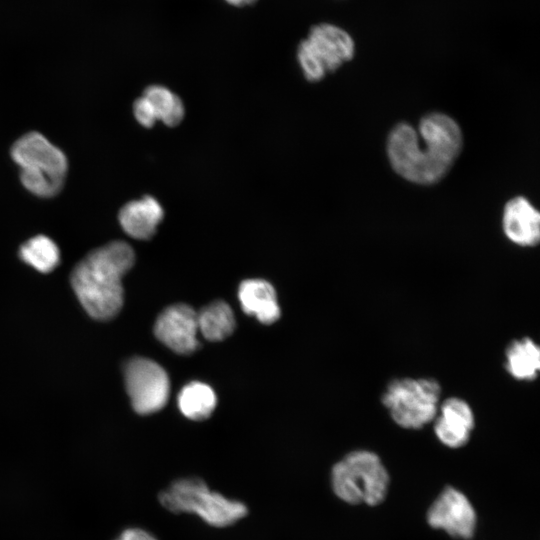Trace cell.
I'll use <instances>...</instances> for the list:
<instances>
[{"label":"cell","mask_w":540,"mask_h":540,"mask_svg":"<svg viewBox=\"0 0 540 540\" xmlns=\"http://www.w3.org/2000/svg\"><path fill=\"white\" fill-rule=\"evenodd\" d=\"M427 521L431 527L444 530L452 537L470 539L477 517L469 499L456 488L447 486L430 506Z\"/></svg>","instance_id":"ba28073f"},{"label":"cell","mask_w":540,"mask_h":540,"mask_svg":"<svg viewBox=\"0 0 540 540\" xmlns=\"http://www.w3.org/2000/svg\"><path fill=\"white\" fill-rule=\"evenodd\" d=\"M463 148L455 119L442 112L424 115L415 128L407 122L389 131L386 152L393 171L417 185H434L451 170Z\"/></svg>","instance_id":"6da1fadb"},{"label":"cell","mask_w":540,"mask_h":540,"mask_svg":"<svg viewBox=\"0 0 540 540\" xmlns=\"http://www.w3.org/2000/svg\"><path fill=\"white\" fill-rule=\"evenodd\" d=\"M164 217L160 203L152 196L126 203L119 211L118 219L122 229L139 240L150 239Z\"/></svg>","instance_id":"7c38bea8"},{"label":"cell","mask_w":540,"mask_h":540,"mask_svg":"<svg viewBox=\"0 0 540 540\" xmlns=\"http://www.w3.org/2000/svg\"><path fill=\"white\" fill-rule=\"evenodd\" d=\"M143 96L152 107L157 121L160 120L170 127L182 121L185 114L183 102L168 88L151 85L145 89Z\"/></svg>","instance_id":"d6986e66"},{"label":"cell","mask_w":540,"mask_h":540,"mask_svg":"<svg viewBox=\"0 0 540 540\" xmlns=\"http://www.w3.org/2000/svg\"><path fill=\"white\" fill-rule=\"evenodd\" d=\"M125 383L137 413L151 414L166 405L170 382L166 371L158 363L142 357L131 359L125 366Z\"/></svg>","instance_id":"52a82bcc"},{"label":"cell","mask_w":540,"mask_h":540,"mask_svg":"<svg viewBox=\"0 0 540 540\" xmlns=\"http://www.w3.org/2000/svg\"><path fill=\"white\" fill-rule=\"evenodd\" d=\"M133 111L136 120L146 128L152 127L157 121L152 107L144 96L135 101Z\"/></svg>","instance_id":"44dd1931"},{"label":"cell","mask_w":540,"mask_h":540,"mask_svg":"<svg viewBox=\"0 0 540 540\" xmlns=\"http://www.w3.org/2000/svg\"><path fill=\"white\" fill-rule=\"evenodd\" d=\"M243 311L255 316L264 324H271L280 317V307L273 286L262 279L243 281L238 290Z\"/></svg>","instance_id":"4fadbf2b"},{"label":"cell","mask_w":540,"mask_h":540,"mask_svg":"<svg viewBox=\"0 0 540 540\" xmlns=\"http://www.w3.org/2000/svg\"><path fill=\"white\" fill-rule=\"evenodd\" d=\"M118 540H158L150 532L141 528H128L125 529Z\"/></svg>","instance_id":"7402d4cb"},{"label":"cell","mask_w":540,"mask_h":540,"mask_svg":"<svg viewBox=\"0 0 540 540\" xmlns=\"http://www.w3.org/2000/svg\"><path fill=\"white\" fill-rule=\"evenodd\" d=\"M20 257L36 270L48 273L59 264L60 251L52 239L38 235L21 246Z\"/></svg>","instance_id":"ffe728a7"},{"label":"cell","mask_w":540,"mask_h":540,"mask_svg":"<svg viewBox=\"0 0 540 540\" xmlns=\"http://www.w3.org/2000/svg\"><path fill=\"white\" fill-rule=\"evenodd\" d=\"M118 540V539H117Z\"/></svg>","instance_id":"cb8c5ba5"},{"label":"cell","mask_w":540,"mask_h":540,"mask_svg":"<svg viewBox=\"0 0 540 540\" xmlns=\"http://www.w3.org/2000/svg\"><path fill=\"white\" fill-rule=\"evenodd\" d=\"M198 331L210 341H221L235 328V318L230 306L215 301L197 313Z\"/></svg>","instance_id":"e0dca14e"},{"label":"cell","mask_w":540,"mask_h":540,"mask_svg":"<svg viewBox=\"0 0 540 540\" xmlns=\"http://www.w3.org/2000/svg\"><path fill=\"white\" fill-rule=\"evenodd\" d=\"M433 421L438 440L450 448L467 444L475 425L472 408L459 397L447 398L439 404Z\"/></svg>","instance_id":"30bf717a"},{"label":"cell","mask_w":540,"mask_h":540,"mask_svg":"<svg viewBox=\"0 0 540 540\" xmlns=\"http://www.w3.org/2000/svg\"><path fill=\"white\" fill-rule=\"evenodd\" d=\"M506 371L516 380L532 381L540 370L539 346L528 337L512 341L505 352Z\"/></svg>","instance_id":"9a60e30c"},{"label":"cell","mask_w":540,"mask_h":540,"mask_svg":"<svg viewBox=\"0 0 540 540\" xmlns=\"http://www.w3.org/2000/svg\"><path fill=\"white\" fill-rule=\"evenodd\" d=\"M441 387L431 378H398L382 394V403L392 420L406 429H420L437 414Z\"/></svg>","instance_id":"5b68a950"},{"label":"cell","mask_w":540,"mask_h":540,"mask_svg":"<svg viewBox=\"0 0 540 540\" xmlns=\"http://www.w3.org/2000/svg\"><path fill=\"white\" fill-rule=\"evenodd\" d=\"M227 3L234 6H246L253 4L256 0H225Z\"/></svg>","instance_id":"603a6c76"},{"label":"cell","mask_w":540,"mask_h":540,"mask_svg":"<svg viewBox=\"0 0 540 540\" xmlns=\"http://www.w3.org/2000/svg\"><path fill=\"white\" fill-rule=\"evenodd\" d=\"M11 155L20 167L24 187L41 197H52L63 187L68 162L65 154L38 132L18 139Z\"/></svg>","instance_id":"3957f363"},{"label":"cell","mask_w":540,"mask_h":540,"mask_svg":"<svg viewBox=\"0 0 540 540\" xmlns=\"http://www.w3.org/2000/svg\"><path fill=\"white\" fill-rule=\"evenodd\" d=\"M154 332L171 350L189 354L198 347L197 313L185 304L169 306L157 318Z\"/></svg>","instance_id":"9c48e42d"},{"label":"cell","mask_w":540,"mask_h":540,"mask_svg":"<svg viewBox=\"0 0 540 540\" xmlns=\"http://www.w3.org/2000/svg\"><path fill=\"white\" fill-rule=\"evenodd\" d=\"M216 401L213 389L205 383L196 381L184 386L178 395L180 411L192 420L208 418L216 406Z\"/></svg>","instance_id":"ac0fdd59"},{"label":"cell","mask_w":540,"mask_h":540,"mask_svg":"<svg viewBox=\"0 0 540 540\" xmlns=\"http://www.w3.org/2000/svg\"><path fill=\"white\" fill-rule=\"evenodd\" d=\"M247 513L248 508L243 502L229 499L209 488L199 496L193 509V514L217 528L233 525Z\"/></svg>","instance_id":"5bb4252c"},{"label":"cell","mask_w":540,"mask_h":540,"mask_svg":"<svg viewBox=\"0 0 540 540\" xmlns=\"http://www.w3.org/2000/svg\"><path fill=\"white\" fill-rule=\"evenodd\" d=\"M354 53V40L345 30L322 23L299 44L297 59L305 78L317 82L350 61Z\"/></svg>","instance_id":"8992f818"},{"label":"cell","mask_w":540,"mask_h":540,"mask_svg":"<svg viewBox=\"0 0 540 540\" xmlns=\"http://www.w3.org/2000/svg\"><path fill=\"white\" fill-rule=\"evenodd\" d=\"M135 261L130 245L113 241L86 255L74 268L71 284L87 313L108 320L121 310L124 300L122 277Z\"/></svg>","instance_id":"7a4b0ae2"},{"label":"cell","mask_w":540,"mask_h":540,"mask_svg":"<svg viewBox=\"0 0 540 540\" xmlns=\"http://www.w3.org/2000/svg\"><path fill=\"white\" fill-rule=\"evenodd\" d=\"M207 489L201 478H180L161 491L158 498L161 505L174 514H192L196 500Z\"/></svg>","instance_id":"2e32d148"},{"label":"cell","mask_w":540,"mask_h":540,"mask_svg":"<svg viewBox=\"0 0 540 540\" xmlns=\"http://www.w3.org/2000/svg\"><path fill=\"white\" fill-rule=\"evenodd\" d=\"M331 482L334 493L341 500L373 506L384 500L389 475L377 454L356 450L333 466Z\"/></svg>","instance_id":"277c9868"},{"label":"cell","mask_w":540,"mask_h":540,"mask_svg":"<svg viewBox=\"0 0 540 540\" xmlns=\"http://www.w3.org/2000/svg\"><path fill=\"white\" fill-rule=\"evenodd\" d=\"M502 229L509 241L534 247L540 240V213L524 196H514L503 208Z\"/></svg>","instance_id":"8fae6325"}]
</instances>
